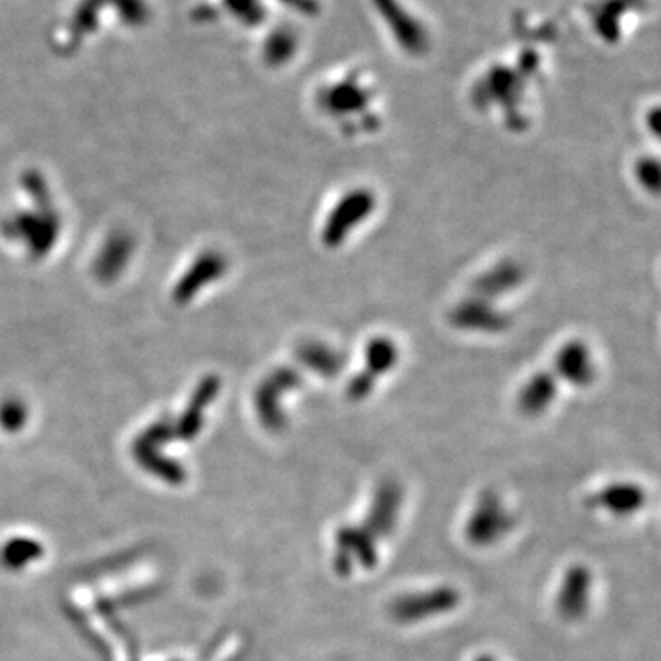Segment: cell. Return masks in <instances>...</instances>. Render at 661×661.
Wrapping results in <instances>:
<instances>
[{
	"mask_svg": "<svg viewBox=\"0 0 661 661\" xmlns=\"http://www.w3.org/2000/svg\"><path fill=\"white\" fill-rule=\"evenodd\" d=\"M377 210V195L368 188L349 190L335 202L322 226V243L327 248L342 247Z\"/></svg>",
	"mask_w": 661,
	"mask_h": 661,
	"instance_id": "6da1fadb",
	"label": "cell"
},
{
	"mask_svg": "<svg viewBox=\"0 0 661 661\" xmlns=\"http://www.w3.org/2000/svg\"><path fill=\"white\" fill-rule=\"evenodd\" d=\"M399 346L390 337H373L364 348L362 370L351 377L346 388L349 401L360 403L370 397L377 381L399 364Z\"/></svg>",
	"mask_w": 661,
	"mask_h": 661,
	"instance_id": "7a4b0ae2",
	"label": "cell"
},
{
	"mask_svg": "<svg viewBox=\"0 0 661 661\" xmlns=\"http://www.w3.org/2000/svg\"><path fill=\"white\" fill-rule=\"evenodd\" d=\"M371 100L373 94L370 87H364L359 74L351 72L348 78L335 81L322 90L320 105L327 116L342 120H349V116H362L364 120L370 111Z\"/></svg>",
	"mask_w": 661,
	"mask_h": 661,
	"instance_id": "3957f363",
	"label": "cell"
},
{
	"mask_svg": "<svg viewBox=\"0 0 661 661\" xmlns=\"http://www.w3.org/2000/svg\"><path fill=\"white\" fill-rule=\"evenodd\" d=\"M450 322L463 331L485 335H498L511 327L509 314L496 309L493 302H487L472 294L452 309Z\"/></svg>",
	"mask_w": 661,
	"mask_h": 661,
	"instance_id": "277c9868",
	"label": "cell"
},
{
	"mask_svg": "<svg viewBox=\"0 0 661 661\" xmlns=\"http://www.w3.org/2000/svg\"><path fill=\"white\" fill-rule=\"evenodd\" d=\"M553 375L557 381L566 382L573 388H588L597 379L594 353L590 346L575 338L562 346L553 359Z\"/></svg>",
	"mask_w": 661,
	"mask_h": 661,
	"instance_id": "5b68a950",
	"label": "cell"
},
{
	"mask_svg": "<svg viewBox=\"0 0 661 661\" xmlns=\"http://www.w3.org/2000/svg\"><path fill=\"white\" fill-rule=\"evenodd\" d=\"M460 595L450 588H439L426 594L404 595L392 605V616L403 623H415L425 617L449 612L458 605Z\"/></svg>",
	"mask_w": 661,
	"mask_h": 661,
	"instance_id": "8992f818",
	"label": "cell"
},
{
	"mask_svg": "<svg viewBox=\"0 0 661 661\" xmlns=\"http://www.w3.org/2000/svg\"><path fill=\"white\" fill-rule=\"evenodd\" d=\"M524 278L526 272L522 269V265L507 259L480 274L472 283L471 294L494 303L500 296L516 291L524 283Z\"/></svg>",
	"mask_w": 661,
	"mask_h": 661,
	"instance_id": "52a82bcc",
	"label": "cell"
},
{
	"mask_svg": "<svg viewBox=\"0 0 661 661\" xmlns=\"http://www.w3.org/2000/svg\"><path fill=\"white\" fill-rule=\"evenodd\" d=\"M337 570L348 573L357 562L364 568H371L377 562V551L373 538L366 527H342L337 535Z\"/></svg>",
	"mask_w": 661,
	"mask_h": 661,
	"instance_id": "ba28073f",
	"label": "cell"
},
{
	"mask_svg": "<svg viewBox=\"0 0 661 661\" xmlns=\"http://www.w3.org/2000/svg\"><path fill=\"white\" fill-rule=\"evenodd\" d=\"M509 527V516L504 511L502 504L493 494H485L478 509L474 511L467 535L474 544H489L498 537H502Z\"/></svg>",
	"mask_w": 661,
	"mask_h": 661,
	"instance_id": "9c48e42d",
	"label": "cell"
},
{
	"mask_svg": "<svg viewBox=\"0 0 661 661\" xmlns=\"http://www.w3.org/2000/svg\"><path fill=\"white\" fill-rule=\"evenodd\" d=\"M557 393H559V381L553 375V371H537L527 379L518 393V408L522 414L537 417L548 410L557 399Z\"/></svg>",
	"mask_w": 661,
	"mask_h": 661,
	"instance_id": "30bf717a",
	"label": "cell"
},
{
	"mask_svg": "<svg viewBox=\"0 0 661 661\" xmlns=\"http://www.w3.org/2000/svg\"><path fill=\"white\" fill-rule=\"evenodd\" d=\"M590 584L592 577L590 572H586L583 566L572 568L566 581L562 584V592L559 595V610L564 617L568 619H577L583 616L590 599Z\"/></svg>",
	"mask_w": 661,
	"mask_h": 661,
	"instance_id": "8fae6325",
	"label": "cell"
},
{
	"mask_svg": "<svg viewBox=\"0 0 661 661\" xmlns=\"http://www.w3.org/2000/svg\"><path fill=\"white\" fill-rule=\"evenodd\" d=\"M298 359L307 366V370L324 379H335L346 366V357L338 349L316 340L303 344L298 351Z\"/></svg>",
	"mask_w": 661,
	"mask_h": 661,
	"instance_id": "7c38bea8",
	"label": "cell"
},
{
	"mask_svg": "<svg viewBox=\"0 0 661 661\" xmlns=\"http://www.w3.org/2000/svg\"><path fill=\"white\" fill-rule=\"evenodd\" d=\"M399 505H401V489L395 483H384L375 496L366 531L377 537L388 535L395 524Z\"/></svg>",
	"mask_w": 661,
	"mask_h": 661,
	"instance_id": "4fadbf2b",
	"label": "cell"
},
{
	"mask_svg": "<svg viewBox=\"0 0 661 661\" xmlns=\"http://www.w3.org/2000/svg\"><path fill=\"white\" fill-rule=\"evenodd\" d=\"M645 502V493L638 485L632 483H616L603 489L601 493L595 494L592 504L605 507L606 511L614 515H630L638 511Z\"/></svg>",
	"mask_w": 661,
	"mask_h": 661,
	"instance_id": "5bb4252c",
	"label": "cell"
},
{
	"mask_svg": "<svg viewBox=\"0 0 661 661\" xmlns=\"http://www.w3.org/2000/svg\"><path fill=\"white\" fill-rule=\"evenodd\" d=\"M636 173H638L639 182L650 193H656L658 191V188H660V162H658V158H641Z\"/></svg>",
	"mask_w": 661,
	"mask_h": 661,
	"instance_id": "9a60e30c",
	"label": "cell"
},
{
	"mask_svg": "<svg viewBox=\"0 0 661 661\" xmlns=\"http://www.w3.org/2000/svg\"><path fill=\"white\" fill-rule=\"evenodd\" d=\"M480 661H493V660H491V658H482V660Z\"/></svg>",
	"mask_w": 661,
	"mask_h": 661,
	"instance_id": "2e32d148",
	"label": "cell"
}]
</instances>
